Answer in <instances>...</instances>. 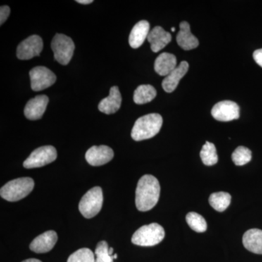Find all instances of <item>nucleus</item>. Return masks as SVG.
I'll return each instance as SVG.
<instances>
[{
	"instance_id": "18",
	"label": "nucleus",
	"mask_w": 262,
	"mask_h": 262,
	"mask_svg": "<svg viewBox=\"0 0 262 262\" xmlns=\"http://www.w3.org/2000/svg\"><path fill=\"white\" fill-rule=\"evenodd\" d=\"M150 25L147 20L138 22L131 30L129 36V44L130 47L136 49L142 46L149 34Z\"/></svg>"
},
{
	"instance_id": "30",
	"label": "nucleus",
	"mask_w": 262,
	"mask_h": 262,
	"mask_svg": "<svg viewBox=\"0 0 262 262\" xmlns=\"http://www.w3.org/2000/svg\"><path fill=\"white\" fill-rule=\"evenodd\" d=\"M93 0H77V3L82 5H89L93 3Z\"/></svg>"
},
{
	"instance_id": "25",
	"label": "nucleus",
	"mask_w": 262,
	"mask_h": 262,
	"mask_svg": "<svg viewBox=\"0 0 262 262\" xmlns=\"http://www.w3.org/2000/svg\"><path fill=\"white\" fill-rule=\"evenodd\" d=\"M252 158L251 150L245 146H238L232 155V161L237 166H242L249 163Z\"/></svg>"
},
{
	"instance_id": "14",
	"label": "nucleus",
	"mask_w": 262,
	"mask_h": 262,
	"mask_svg": "<svg viewBox=\"0 0 262 262\" xmlns=\"http://www.w3.org/2000/svg\"><path fill=\"white\" fill-rule=\"evenodd\" d=\"M122 103V96L117 86H113L110 91L108 97L103 98L98 104V110L101 113L111 115L120 110Z\"/></svg>"
},
{
	"instance_id": "20",
	"label": "nucleus",
	"mask_w": 262,
	"mask_h": 262,
	"mask_svg": "<svg viewBox=\"0 0 262 262\" xmlns=\"http://www.w3.org/2000/svg\"><path fill=\"white\" fill-rule=\"evenodd\" d=\"M244 247L256 254H262V230L251 229L245 232L243 237Z\"/></svg>"
},
{
	"instance_id": "6",
	"label": "nucleus",
	"mask_w": 262,
	"mask_h": 262,
	"mask_svg": "<svg viewBox=\"0 0 262 262\" xmlns=\"http://www.w3.org/2000/svg\"><path fill=\"white\" fill-rule=\"evenodd\" d=\"M51 48L55 59L61 65H67L73 56L75 46L72 38L65 34H56L52 40Z\"/></svg>"
},
{
	"instance_id": "27",
	"label": "nucleus",
	"mask_w": 262,
	"mask_h": 262,
	"mask_svg": "<svg viewBox=\"0 0 262 262\" xmlns=\"http://www.w3.org/2000/svg\"><path fill=\"white\" fill-rule=\"evenodd\" d=\"M108 246L106 241H100L96 246L95 253L96 255V262H113L114 256H110Z\"/></svg>"
},
{
	"instance_id": "31",
	"label": "nucleus",
	"mask_w": 262,
	"mask_h": 262,
	"mask_svg": "<svg viewBox=\"0 0 262 262\" xmlns=\"http://www.w3.org/2000/svg\"><path fill=\"white\" fill-rule=\"evenodd\" d=\"M22 262H42L40 260L36 259V258H29V259L24 260Z\"/></svg>"
},
{
	"instance_id": "9",
	"label": "nucleus",
	"mask_w": 262,
	"mask_h": 262,
	"mask_svg": "<svg viewBox=\"0 0 262 262\" xmlns=\"http://www.w3.org/2000/svg\"><path fill=\"white\" fill-rule=\"evenodd\" d=\"M43 49L42 38L38 35L30 36L24 39L17 48V57L20 60H29L39 56Z\"/></svg>"
},
{
	"instance_id": "29",
	"label": "nucleus",
	"mask_w": 262,
	"mask_h": 262,
	"mask_svg": "<svg viewBox=\"0 0 262 262\" xmlns=\"http://www.w3.org/2000/svg\"><path fill=\"white\" fill-rule=\"evenodd\" d=\"M253 59L256 61V63L260 67H262V48L261 49L256 50L253 53Z\"/></svg>"
},
{
	"instance_id": "26",
	"label": "nucleus",
	"mask_w": 262,
	"mask_h": 262,
	"mask_svg": "<svg viewBox=\"0 0 262 262\" xmlns=\"http://www.w3.org/2000/svg\"><path fill=\"white\" fill-rule=\"evenodd\" d=\"M67 262H96L94 253L89 248L77 250L69 257Z\"/></svg>"
},
{
	"instance_id": "24",
	"label": "nucleus",
	"mask_w": 262,
	"mask_h": 262,
	"mask_svg": "<svg viewBox=\"0 0 262 262\" xmlns=\"http://www.w3.org/2000/svg\"><path fill=\"white\" fill-rule=\"evenodd\" d=\"M186 220H187L188 225L192 230L195 231L196 232H206L208 225H207L206 220L201 215L198 214L195 212H190V213H187Z\"/></svg>"
},
{
	"instance_id": "13",
	"label": "nucleus",
	"mask_w": 262,
	"mask_h": 262,
	"mask_svg": "<svg viewBox=\"0 0 262 262\" xmlns=\"http://www.w3.org/2000/svg\"><path fill=\"white\" fill-rule=\"evenodd\" d=\"M57 241L58 235L56 232L53 230L47 231L33 239L29 247L31 251L37 253H48L53 249Z\"/></svg>"
},
{
	"instance_id": "5",
	"label": "nucleus",
	"mask_w": 262,
	"mask_h": 262,
	"mask_svg": "<svg viewBox=\"0 0 262 262\" xmlns=\"http://www.w3.org/2000/svg\"><path fill=\"white\" fill-rule=\"evenodd\" d=\"M103 192L100 187H95L84 194L79 204V210L84 218L91 219L98 214L103 206Z\"/></svg>"
},
{
	"instance_id": "10",
	"label": "nucleus",
	"mask_w": 262,
	"mask_h": 262,
	"mask_svg": "<svg viewBox=\"0 0 262 262\" xmlns=\"http://www.w3.org/2000/svg\"><path fill=\"white\" fill-rule=\"evenodd\" d=\"M211 115L218 121H232L239 118V107L234 101H220L212 108Z\"/></svg>"
},
{
	"instance_id": "11",
	"label": "nucleus",
	"mask_w": 262,
	"mask_h": 262,
	"mask_svg": "<svg viewBox=\"0 0 262 262\" xmlns=\"http://www.w3.org/2000/svg\"><path fill=\"white\" fill-rule=\"evenodd\" d=\"M113 158V150L105 145L92 146L85 154L86 160L92 166H101L111 161Z\"/></svg>"
},
{
	"instance_id": "4",
	"label": "nucleus",
	"mask_w": 262,
	"mask_h": 262,
	"mask_svg": "<svg viewBox=\"0 0 262 262\" xmlns=\"http://www.w3.org/2000/svg\"><path fill=\"white\" fill-rule=\"evenodd\" d=\"M165 237V230L157 223L144 225L136 231L133 235V244L139 246H154L159 244Z\"/></svg>"
},
{
	"instance_id": "33",
	"label": "nucleus",
	"mask_w": 262,
	"mask_h": 262,
	"mask_svg": "<svg viewBox=\"0 0 262 262\" xmlns=\"http://www.w3.org/2000/svg\"><path fill=\"white\" fill-rule=\"evenodd\" d=\"M114 258H115V259H116V258H117V254L114 255Z\"/></svg>"
},
{
	"instance_id": "15",
	"label": "nucleus",
	"mask_w": 262,
	"mask_h": 262,
	"mask_svg": "<svg viewBox=\"0 0 262 262\" xmlns=\"http://www.w3.org/2000/svg\"><path fill=\"white\" fill-rule=\"evenodd\" d=\"M189 67L187 61H183L171 73L165 77L162 82V86L165 92L172 93L175 91L182 77L187 73Z\"/></svg>"
},
{
	"instance_id": "19",
	"label": "nucleus",
	"mask_w": 262,
	"mask_h": 262,
	"mask_svg": "<svg viewBox=\"0 0 262 262\" xmlns=\"http://www.w3.org/2000/svg\"><path fill=\"white\" fill-rule=\"evenodd\" d=\"M177 67V60L173 54L163 53L155 61V70L160 76H168Z\"/></svg>"
},
{
	"instance_id": "2",
	"label": "nucleus",
	"mask_w": 262,
	"mask_h": 262,
	"mask_svg": "<svg viewBox=\"0 0 262 262\" xmlns=\"http://www.w3.org/2000/svg\"><path fill=\"white\" fill-rule=\"evenodd\" d=\"M162 125L161 115L157 113L148 114L136 120L131 131V137L136 141L151 139L160 132Z\"/></svg>"
},
{
	"instance_id": "8",
	"label": "nucleus",
	"mask_w": 262,
	"mask_h": 262,
	"mask_svg": "<svg viewBox=\"0 0 262 262\" xmlns=\"http://www.w3.org/2000/svg\"><path fill=\"white\" fill-rule=\"evenodd\" d=\"M31 88L34 91H41L51 87L56 82V76L45 67H36L29 72Z\"/></svg>"
},
{
	"instance_id": "1",
	"label": "nucleus",
	"mask_w": 262,
	"mask_h": 262,
	"mask_svg": "<svg viewBox=\"0 0 262 262\" xmlns=\"http://www.w3.org/2000/svg\"><path fill=\"white\" fill-rule=\"evenodd\" d=\"M160 194V183L151 175H144L138 182L136 190V206L140 211L152 209Z\"/></svg>"
},
{
	"instance_id": "28",
	"label": "nucleus",
	"mask_w": 262,
	"mask_h": 262,
	"mask_svg": "<svg viewBox=\"0 0 262 262\" xmlns=\"http://www.w3.org/2000/svg\"><path fill=\"white\" fill-rule=\"evenodd\" d=\"M10 9L7 5H3L0 8V24L3 25L6 21L7 19L9 17Z\"/></svg>"
},
{
	"instance_id": "23",
	"label": "nucleus",
	"mask_w": 262,
	"mask_h": 262,
	"mask_svg": "<svg viewBox=\"0 0 262 262\" xmlns=\"http://www.w3.org/2000/svg\"><path fill=\"white\" fill-rule=\"evenodd\" d=\"M201 158L203 163L208 166L215 165L218 162V155L213 143L207 141L201 151Z\"/></svg>"
},
{
	"instance_id": "7",
	"label": "nucleus",
	"mask_w": 262,
	"mask_h": 262,
	"mask_svg": "<svg viewBox=\"0 0 262 262\" xmlns=\"http://www.w3.org/2000/svg\"><path fill=\"white\" fill-rule=\"evenodd\" d=\"M57 151L53 146H44L33 151L24 162V168L27 169L40 168L56 160Z\"/></svg>"
},
{
	"instance_id": "34",
	"label": "nucleus",
	"mask_w": 262,
	"mask_h": 262,
	"mask_svg": "<svg viewBox=\"0 0 262 262\" xmlns=\"http://www.w3.org/2000/svg\"><path fill=\"white\" fill-rule=\"evenodd\" d=\"M176 29L173 27V28H171L172 32H175Z\"/></svg>"
},
{
	"instance_id": "32",
	"label": "nucleus",
	"mask_w": 262,
	"mask_h": 262,
	"mask_svg": "<svg viewBox=\"0 0 262 262\" xmlns=\"http://www.w3.org/2000/svg\"><path fill=\"white\" fill-rule=\"evenodd\" d=\"M114 249L113 248H110L108 249V253H110V256H113Z\"/></svg>"
},
{
	"instance_id": "21",
	"label": "nucleus",
	"mask_w": 262,
	"mask_h": 262,
	"mask_svg": "<svg viewBox=\"0 0 262 262\" xmlns=\"http://www.w3.org/2000/svg\"><path fill=\"white\" fill-rule=\"evenodd\" d=\"M157 96L156 89L151 84H141L136 89L134 95V102L144 104L151 102Z\"/></svg>"
},
{
	"instance_id": "22",
	"label": "nucleus",
	"mask_w": 262,
	"mask_h": 262,
	"mask_svg": "<svg viewBox=\"0 0 262 262\" xmlns=\"http://www.w3.org/2000/svg\"><path fill=\"white\" fill-rule=\"evenodd\" d=\"M232 196L229 193L219 192L213 193L209 198L210 205L219 212L225 211L231 203Z\"/></svg>"
},
{
	"instance_id": "16",
	"label": "nucleus",
	"mask_w": 262,
	"mask_h": 262,
	"mask_svg": "<svg viewBox=\"0 0 262 262\" xmlns=\"http://www.w3.org/2000/svg\"><path fill=\"white\" fill-rule=\"evenodd\" d=\"M177 43L182 49L190 51L199 46V41L191 32L190 26L187 21L180 24V31L177 36Z\"/></svg>"
},
{
	"instance_id": "12",
	"label": "nucleus",
	"mask_w": 262,
	"mask_h": 262,
	"mask_svg": "<svg viewBox=\"0 0 262 262\" xmlns=\"http://www.w3.org/2000/svg\"><path fill=\"white\" fill-rule=\"evenodd\" d=\"M49 98L46 95H39L29 100L24 108V115L30 120H37L42 118Z\"/></svg>"
},
{
	"instance_id": "17",
	"label": "nucleus",
	"mask_w": 262,
	"mask_h": 262,
	"mask_svg": "<svg viewBox=\"0 0 262 262\" xmlns=\"http://www.w3.org/2000/svg\"><path fill=\"white\" fill-rule=\"evenodd\" d=\"M147 39L151 44V51L158 53L170 43L172 37L170 33L164 30L161 27H155L149 32Z\"/></svg>"
},
{
	"instance_id": "3",
	"label": "nucleus",
	"mask_w": 262,
	"mask_h": 262,
	"mask_svg": "<svg viewBox=\"0 0 262 262\" xmlns=\"http://www.w3.org/2000/svg\"><path fill=\"white\" fill-rule=\"evenodd\" d=\"M34 187V180L29 177L16 179L3 186L0 190V194L6 201L16 202L28 195Z\"/></svg>"
}]
</instances>
